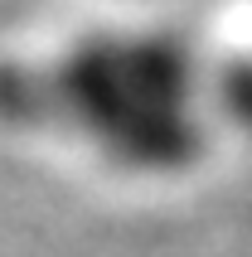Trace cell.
Instances as JSON below:
<instances>
[{
  "instance_id": "6da1fadb",
  "label": "cell",
  "mask_w": 252,
  "mask_h": 257,
  "mask_svg": "<svg viewBox=\"0 0 252 257\" xmlns=\"http://www.w3.org/2000/svg\"><path fill=\"white\" fill-rule=\"evenodd\" d=\"M228 102H233V112L252 126V68H233V78H228Z\"/></svg>"
}]
</instances>
